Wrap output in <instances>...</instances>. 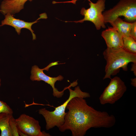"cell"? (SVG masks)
I'll use <instances>...</instances> for the list:
<instances>
[{
  "label": "cell",
  "instance_id": "1",
  "mask_svg": "<svg viewBox=\"0 0 136 136\" xmlns=\"http://www.w3.org/2000/svg\"><path fill=\"white\" fill-rule=\"evenodd\" d=\"M63 124L59 128L61 132L70 130L73 136H84L91 128H110L116 122L115 116L105 111H97L88 105L86 100L76 97L67 104Z\"/></svg>",
  "mask_w": 136,
  "mask_h": 136
},
{
  "label": "cell",
  "instance_id": "2",
  "mask_svg": "<svg viewBox=\"0 0 136 136\" xmlns=\"http://www.w3.org/2000/svg\"><path fill=\"white\" fill-rule=\"evenodd\" d=\"M103 55L106 63L103 80L110 79L112 76L119 72L121 68L124 71H127L129 63H136V54L130 52L122 47L107 48Z\"/></svg>",
  "mask_w": 136,
  "mask_h": 136
},
{
  "label": "cell",
  "instance_id": "3",
  "mask_svg": "<svg viewBox=\"0 0 136 136\" xmlns=\"http://www.w3.org/2000/svg\"><path fill=\"white\" fill-rule=\"evenodd\" d=\"M71 87L68 88L70 92L68 98L62 104L55 108L54 111H50L45 108L39 110V114L42 115L45 120L46 130H49L55 126L59 128L63 124L66 106L73 98L78 97L85 98L90 97L89 93L82 91L79 86L76 87L74 90L72 89Z\"/></svg>",
  "mask_w": 136,
  "mask_h": 136
},
{
  "label": "cell",
  "instance_id": "4",
  "mask_svg": "<svg viewBox=\"0 0 136 136\" xmlns=\"http://www.w3.org/2000/svg\"><path fill=\"white\" fill-rule=\"evenodd\" d=\"M105 23H110L120 16L128 21L136 20V0H120L112 8L103 13Z\"/></svg>",
  "mask_w": 136,
  "mask_h": 136
},
{
  "label": "cell",
  "instance_id": "5",
  "mask_svg": "<svg viewBox=\"0 0 136 136\" xmlns=\"http://www.w3.org/2000/svg\"><path fill=\"white\" fill-rule=\"evenodd\" d=\"M105 2L106 0H98L95 3L90 1L89 3V8L86 9L83 7L80 11V14L84 16L83 19L77 21L65 22H74L77 23L88 21L94 24L97 30H99L101 28H105L106 26L103 13L105 8Z\"/></svg>",
  "mask_w": 136,
  "mask_h": 136
},
{
  "label": "cell",
  "instance_id": "6",
  "mask_svg": "<svg viewBox=\"0 0 136 136\" xmlns=\"http://www.w3.org/2000/svg\"><path fill=\"white\" fill-rule=\"evenodd\" d=\"M110 82L99 97L100 104H113L119 100L126 91L125 83L119 77L110 79Z\"/></svg>",
  "mask_w": 136,
  "mask_h": 136
},
{
  "label": "cell",
  "instance_id": "7",
  "mask_svg": "<svg viewBox=\"0 0 136 136\" xmlns=\"http://www.w3.org/2000/svg\"><path fill=\"white\" fill-rule=\"evenodd\" d=\"M15 120L18 129L27 136L51 135L44 131H41L39 121L32 117L23 114Z\"/></svg>",
  "mask_w": 136,
  "mask_h": 136
},
{
  "label": "cell",
  "instance_id": "8",
  "mask_svg": "<svg viewBox=\"0 0 136 136\" xmlns=\"http://www.w3.org/2000/svg\"><path fill=\"white\" fill-rule=\"evenodd\" d=\"M43 69L39 68L38 66L35 65L33 66L31 70L30 80L32 81H42L50 85L53 90V94L54 97L57 98L61 97L64 94V91L69 87L74 86L73 83H71L68 86L64 88L62 91H59L55 87V84L57 81H61L63 79V77L59 75L56 77H51L46 75L43 72Z\"/></svg>",
  "mask_w": 136,
  "mask_h": 136
},
{
  "label": "cell",
  "instance_id": "9",
  "mask_svg": "<svg viewBox=\"0 0 136 136\" xmlns=\"http://www.w3.org/2000/svg\"><path fill=\"white\" fill-rule=\"evenodd\" d=\"M5 16V18L1 22V26L5 25H8L14 27L17 33L19 35L21 29L23 28H26L31 32L32 36V40H35L36 36L32 29V26L34 24L37 22L38 21L41 19H46L47 18L46 13H44L39 15L40 17L36 21L32 22H27L24 20L14 18L13 15L7 13Z\"/></svg>",
  "mask_w": 136,
  "mask_h": 136
},
{
  "label": "cell",
  "instance_id": "10",
  "mask_svg": "<svg viewBox=\"0 0 136 136\" xmlns=\"http://www.w3.org/2000/svg\"><path fill=\"white\" fill-rule=\"evenodd\" d=\"M101 35L105 41L107 48L123 47L122 36L114 27H109L103 31Z\"/></svg>",
  "mask_w": 136,
  "mask_h": 136
},
{
  "label": "cell",
  "instance_id": "11",
  "mask_svg": "<svg viewBox=\"0 0 136 136\" xmlns=\"http://www.w3.org/2000/svg\"><path fill=\"white\" fill-rule=\"evenodd\" d=\"M33 0H3L0 6V12L5 15L7 13L14 15L23 9L24 4L27 1Z\"/></svg>",
  "mask_w": 136,
  "mask_h": 136
},
{
  "label": "cell",
  "instance_id": "12",
  "mask_svg": "<svg viewBox=\"0 0 136 136\" xmlns=\"http://www.w3.org/2000/svg\"><path fill=\"white\" fill-rule=\"evenodd\" d=\"M122 36V37L130 36L131 23L124 21L119 17L109 23Z\"/></svg>",
  "mask_w": 136,
  "mask_h": 136
},
{
  "label": "cell",
  "instance_id": "13",
  "mask_svg": "<svg viewBox=\"0 0 136 136\" xmlns=\"http://www.w3.org/2000/svg\"><path fill=\"white\" fill-rule=\"evenodd\" d=\"M12 115L4 113H0V136H13L9 123L10 119Z\"/></svg>",
  "mask_w": 136,
  "mask_h": 136
},
{
  "label": "cell",
  "instance_id": "14",
  "mask_svg": "<svg viewBox=\"0 0 136 136\" xmlns=\"http://www.w3.org/2000/svg\"><path fill=\"white\" fill-rule=\"evenodd\" d=\"M122 48L127 51L136 54V40L130 37H123Z\"/></svg>",
  "mask_w": 136,
  "mask_h": 136
},
{
  "label": "cell",
  "instance_id": "15",
  "mask_svg": "<svg viewBox=\"0 0 136 136\" xmlns=\"http://www.w3.org/2000/svg\"><path fill=\"white\" fill-rule=\"evenodd\" d=\"M9 123L13 136H19L18 133V129L16 120L13 115L11 116L10 119Z\"/></svg>",
  "mask_w": 136,
  "mask_h": 136
},
{
  "label": "cell",
  "instance_id": "16",
  "mask_svg": "<svg viewBox=\"0 0 136 136\" xmlns=\"http://www.w3.org/2000/svg\"><path fill=\"white\" fill-rule=\"evenodd\" d=\"M2 113L13 114V111L7 103L0 100V113Z\"/></svg>",
  "mask_w": 136,
  "mask_h": 136
},
{
  "label": "cell",
  "instance_id": "17",
  "mask_svg": "<svg viewBox=\"0 0 136 136\" xmlns=\"http://www.w3.org/2000/svg\"><path fill=\"white\" fill-rule=\"evenodd\" d=\"M130 36L136 40V21L131 23L130 31Z\"/></svg>",
  "mask_w": 136,
  "mask_h": 136
},
{
  "label": "cell",
  "instance_id": "18",
  "mask_svg": "<svg viewBox=\"0 0 136 136\" xmlns=\"http://www.w3.org/2000/svg\"><path fill=\"white\" fill-rule=\"evenodd\" d=\"M59 62V61H55V62H53L50 63L47 66L45 67L43 69V70H45L46 71H48L50 67H51L55 65H56L58 64H63L65 63H58V62Z\"/></svg>",
  "mask_w": 136,
  "mask_h": 136
},
{
  "label": "cell",
  "instance_id": "19",
  "mask_svg": "<svg viewBox=\"0 0 136 136\" xmlns=\"http://www.w3.org/2000/svg\"><path fill=\"white\" fill-rule=\"evenodd\" d=\"M131 71L132 72L134 76H136V63H132L131 65Z\"/></svg>",
  "mask_w": 136,
  "mask_h": 136
},
{
  "label": "cell",
  "instance_id": "20",
  "mask_svg": "<svg viewBox=\"0 0 136 136\" xmlns=\"http://www.w3.org/2000/svg\"><path fill=\"white\" fill-rule=\"evenodd\" d=\"M131 84L133 86L136 87V78H135L131 79Z\"/></svg>",
  "mask_w": 136,
  "mask_h": 136
},
{
  "label": "cell",
  "instance_id": "21",
  "mask_svg": "<svg viewBox=\"0 0 136 136\" xmlns=\"http://www.w3.org/2000/svg\"><path fill=\"white\" fill-rule=\"evenodd\" d=\"M77 0H72V1H71L68 2H71V3H73L74 4H75L76 1ZM88 0L89 2H90L91 1L90 0Z\"/></svg>",
  "mask_w": 136,
  "mask_h": 136
},
{
  "label": "cell",
  "instance_id": "22",
  "mask_svg": "<svg viewBox=\"0 0 136 136\" xmlns=\"http://www.w3.org/2000/svg\"><path fill=\"white\" fill-rule=\"evenodd\" d=\"M1 85V79L0 78V87Z\"/></svg>",
  "mask_w": 136,
  "mask_h": 136
},
{
  "label": "cell",
  "instance_id": "23",
  "mask_svg": "<svg viewBox=\"0 0 136 136\" xmlns=\"http://www.w3.org/2000/svg\"><path fill=\"white\" fill-rule=\"evenodd\" d=\"M1 26V25H0V27Z\"/></svg>",
  "mask_w": 136,
  "mask_h": 136
},
{
  "label": "cell",
  "instance_id": "24",
  "mask_svg": "<svg viewBox=\"0 0 136 136\" xmlns=\"http://www.w3.org/2000/svg\"><path fill=\"white\" fill-rule=\"evenodd\" d=\"M1 135V134H0V136Z\"/></svg>",
  "mask_w": 136,
  "mask_h": 136
}]
</instances>
